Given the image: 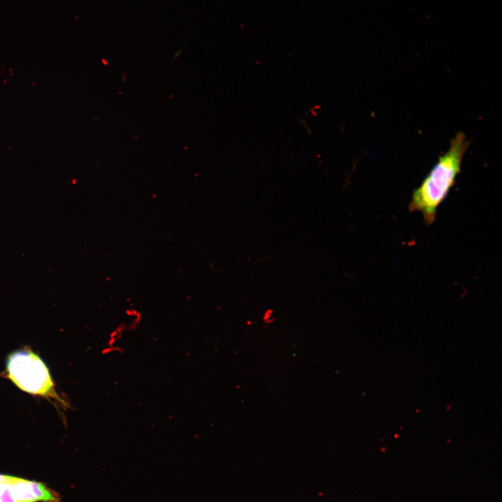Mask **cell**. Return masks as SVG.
<instances>
[{
  "label": "cell",
  "instance_id": "6da1fadb",
  "mask_svg": "<svg viewBox=\"0 0 502 502\" xmlns=\"http://www.w3.org/2000/svg\"><path fill=\"white\" fill-rule=\"evenodd\" d=\"M470 143L463 132H457L451 139L446 152L439 157L429 172L413 191L409 210L420 213L426 225L434 223L439 207L455 185Z\"/></svg>",
  "mask_w": 502,
  "mask_h": 502
},
{
  "label": "cell",
  "instance_id": "7a4b0ae2",
  "mask_svg": "<svg viewBox=\"0 0 502 502\" xmlns=\"http://www.w3.org/2000/svg\"><path fill=\"white\" fill-rule=\"evenodd\" d=\"M6 376L26 393L55 400L64 407L68 406L56 391L46 363L27 347L14 351L7 356Z\"/></svg>",
  "mask_w": 502,
  "mask_h": 502
},
{
  "label": "cell",
  "instance_id": "3957f363",
  "mask_svg": "<svg viewBox=\"0 0 502 502\" xmlns=\"http://www.w3.org/2000/svg\"><path fill=\"white\" fill-rule=\"evenodd\" d=\"M17 502H60L61 496L45 484L35 480L13 477Z\"/></svg>",
  "mask_w": 502,
  "mask_h": 502
},
{
  "label": "cell",
  "instance_id": "277c9868",
  "mask_svg": "<svg viewBox=\"0 0 502 502\" xmlns=\"http://www.w3.org/2000/svg\"><path fill=\"white\" fill-rule=\"evenodd\" d=\"M5 476H6V475H3V474L0 473V481L3 479V478L5 477Z\"/></svg>",
  "mask_w": 502,
  "mask_h": 502
}]
</instances>
